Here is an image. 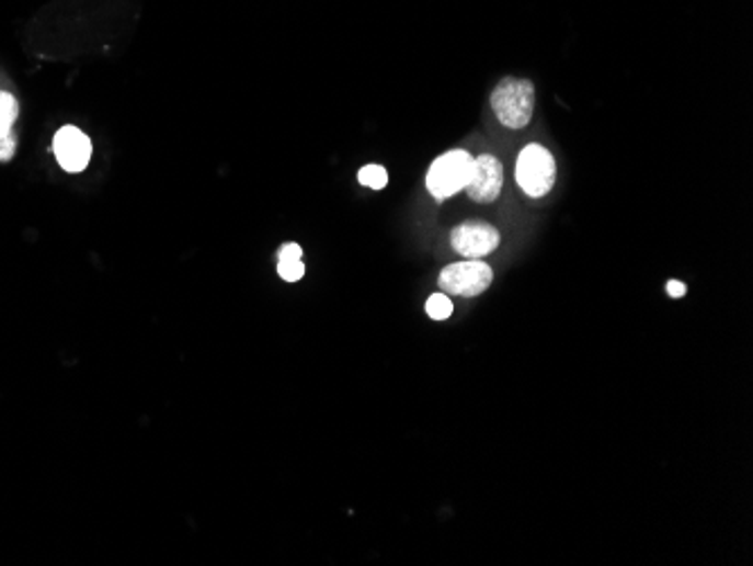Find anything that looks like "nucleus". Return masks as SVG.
<instances>
[{
  "label": "nucleus",
  "instance_id": "obj_1",
  "mask_svg": "<svg viewBox=\"0 0 753 566\" xmlns=\"http://www.w3.org/2000/svg\"><path fill=\"white\" fill-rule=\"evenodd\" d=\"M492 109L499 123L507 129H524L533 120L535 111V87L528 79L505 77L492 91Z\"/></svg>",
  "mask_w": 753,
  "mask_h": 566
},
{
  "label": "nucleus",
  "instance_id": "obj_2",
  "mask_svg": "<svg viewBox=\"0 0 753 566\" xmlns=\"http://www.w3.org/2000/svg\"><path fill=\"white\" fill-rule=\"evenodd\" d=\"M474 158L465 149H454L435 158L426 172V190L433 199L445 201L465 190L471 174Z\"/></svg>",
  "mask_w": 753,
  "mask_h": 566
},
{
  "label": "nucleus",
  "instance_id": "obj_3",
  "mask_svg": "<svg viewBox=\"0 0 753 566\" xmlns=\"http://www.w3.org/2000/svg\"><path fill=\"white\" fill-rule=\"evenodd\" d=\"M555 172H558V168H555L552 154L546 147L533 143L522 149L517 172L514 174H517V183L528 196L539 199L552 190Z\"/></svg>",
  "mask_w": 753,
  "mask_h": 566
},
{
  "label": "nucleus",
  "instance_id": "obj_4",
  "mask_svg": "<svg viewBox=\"0 0 753 566\" xmlns=\"http://www.w3.org/2000/svg\"><path fill=\"white\" fill-rule=\"evenodd\" d=\"M492 269L483 260H463L443 269L438 287L452 296H479L492 285Z\"/></svg>",
  "mask_w": 753,
  "mask_h": 566
},
{
  "label": "nucleus",
  "instance_id": "obj_5",
  "mask_svg": "<svg viewBox=\"0 0 753 566\" xmlns=\"http://www.w3.org/2000/svg\"><path fill=\"white\" fill-rule=\"evenodd\" d=\"M452 247L465 260H483L492 251L499 249L501 237L494 226L481 219L463 222L452 230Z\"/></svg>",
  "mask_w": 753,
  "mask_h": 566
},
{
  "label": "nucleus",
  "instance_id": "obj_6",
  "mask_svg": "<svg viewBox=\"0 0 753 566\" xmlns=\"http://www.w3.org/2000/svg\"><path fill=\"white\" fill-rule=\"evenodd\" d=\"M55 156L66 172H84L93 158L91 138L72 125L61 127L53 140Z\"/></svg>",
  "mask_w": 753,
  "mask_h": 566
},
{
  "label": "nucleus",
  "instance_id": "obj_7",
  "mask_svg": "<svg viewBox=\"0 0 753 566\" xmlns=\"http://www.w3.org/2000/svg\"><path fill=\"white\" fill-rule=\"evenodd\" d=\"M503 188V166L490 154H483L474 158L471 174L465 185L471 201L479 204H492V201L501 194Z\"/></svg>",
  "mask_w": 753,
  "mask_h": 566
},
{
  "label": "nucleus",
  "instance_id": "obj_8",
  "mask_svg": "<svg viewBox=\"0 0 753 566\" xmlns=\"http://www.w3.org/2000/svg\"><path fill=\"white\" fill-rule=\"evenodd\" d=\"M19 117V102L12 93L0 91V138L12 134V127Z\"/></svg>",
  "mask_w": 753,
  "mask_h": 566
},
{
  "label": "nucleus",
  "instance_id": "obj_9",
  "mask_svg": "<svg viewBox=\"0 0 753 566\" xmlns=\"http://www.w3.org/2000/svg\"><path fill=\"white\" fill-rule=\"evenodd\" d=\"M454 312V305L449 301L447 294H433L429 301H426V314L433 318V320H447Z\"/></svg>",
  "mask_w": 753,
  "mask_h": 566
},
{
  "label": "nucleus",
  "instance_id": "obj_10",
  "mask_svg": "<svg viewBox=\"0 0 753 566\" xmlns=\"http://www.w3.org/2000/svg\"><path fill=\"white\" fill-rule=\"evenodd\" d=\"M360 183L370 190H381L388 183V172L381 166H366L360 172Z\"/></svg>",
  "mask_w": 753,
  "mask_h": 566
},
{
  "label": "nucleus",
  "instance_id": "obj_11",
  "mask_svg": "<svg viewBox=\"0 0 753 566\" xmlns=\"http://www.w3.org/2000/svg\"><path fill=\"white\" fill-rule=\"evenodd\" d=\"M277 273L287 282H298L305 275L303 260H277Z\"/></svg>",
  "mask_w": 753,
  "mask_h": 566
},
{
  "label": "nucleus",
  "instance_id": "obj_12",
  "mask_svg": "<svg viewBox=\"0 0 753 566\" xmlns=\"http://www.w3.org/2000/svg\"><path fill=\"white\" fill-rule=\"evenodd\" d=\"M277 260H303V249L292 241V245H285L277 251Z\"/></svg>",
  "mask_w": 753,
  "mask_h": 566
},
{
  "label": "nucleus",
  "instance_id": "obj_13",
  "mask_svg": "<svg viewBox=\"0 0 753 566\" xmlns=\"http://www.w3.org/2000/svg\"><path fill=\"white\" fill-rule=\"evenodd\" d=\"M14 151H16V143H14L12 134L5 138H0V160H10L14 156Z\"/></svg>",
  "mask_w": 753,
  "mask_h": 566
},
{
  "label": "nucleus",
  "instance_id": "obj_14",
  "mask_svg": "<svg viewBox=\"0 0 753 566\" xmlns=\"http://www.w3.org/2000/svg\"><path fill=\"white\" fill-rule=\"evenodd\" d=\"M665 292H668V296H672V298H682V296H686V285H684V282H680V280H670L668 282V285H665Z\"/></svg>",
  "mask_w": 753,
  "mask_h": 566
}]
</instances>
